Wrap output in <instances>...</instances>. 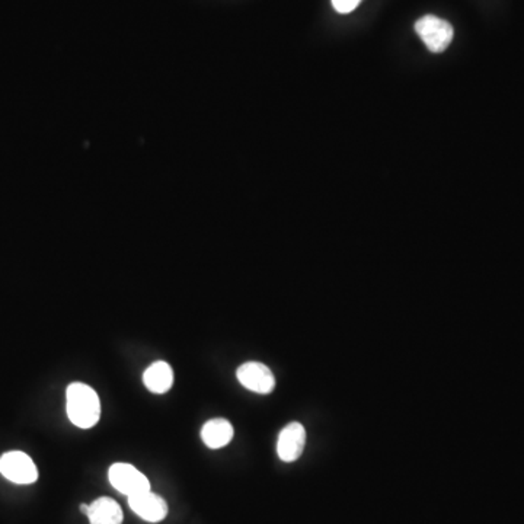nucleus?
Returning <instances> with one entry per match:
<instances>
[{"instance_id": "f257e3e1", "label": "nucleus", "mask_w": 524, "mask_h": 524, "mask_svg": "<svg viewBox=\"0 0 524 524\" xmlns=\"http://www.w3.org/2000/svg\"><path fill=\"white\" fill-rule=\"evenodd\" d=\"M66 411L76 427L92 428L101 417V402L95 389L88 384L74 382L66 391Z\"/></svg>"}, {"instance_id": "f03ea898", "label": "nucleus", "mask_w": 524, "mask_h": 524, "mask_svg": "<svg viewBox=\"0 0 524 524\" xmlns=\"http://www.w3.org/2000/svg\"><path fill=\"white\" fill-rule=\"evenodd\" d=\"M416 31L431 53H442L451 46L454 37V30L451 23L433 15L423 16L421 20L417 21Z\"/></svg>"}, {"instance_id": "7ed1b4c3", "label": "nucleus", "mask_w": 524, "mask_h": 524, "mask_svg": "<svg viewBox=\"0 0 524 524\" xmlns=\"http://www.w3.org/2000/svg\"><path fill=\"white\" fill-rule=\"evenodd\" d=\"M0 474L8 481L30 485L39 479V470L32 459L23 451H8L0 458Z\"/></svg>"}, {"instance_id": "20e7f679", "label": "nucleus", "mask_w": 524, "mask_h": 524, "mask_svg": "<svg viewBox=\"0 0 524 524\" xmlns=\"http://www.w3.org/2000/svg\"><path fill=\"white\" fill-rule=\"evenodd\" d=\"M108 477L111 485L127 497L150 491V482L146 475L130 463H114L109 468Z\"/></svg>"}, {"instance_id": "39448f33", "label": "nucleus", "mask_w": 524, "mask_h": 524, "mask_svg": "<svg viewBox=\"0 0 524 524\" xmlns=\"http://www.w3.org/2000/svg\"><path fill=\"white\" fill-rule=\"evenodd\" d=\"M236 377L244 388L260 395H268L276 388V379L271 370L258 361H248L242 365L237 369Z\"/></svg>"}, {"instance_id": "423d86ee", "label": "nucleus", "mask_w": 524, "mask_h": 524, "mask_svg": "<svg viewBox=\"0 0 524 524\" xmlns=\"http://www.w3.org/2000/svg\"><path fill=\"white\" fill-rule=\"evenodd\" d=\"M306 444V431L302 424L291 423L281 430L277 440V454L283 462H295L302 456Z\"/></svg>"}, {"instance_id": "0eeeda50", "label": "nucleus", "mask_w": 524, "mask_h": 524, "mask_svg": "<svg viewBox=\"0 0 524 524\" xmlns=\"http://www.w3.org/2000/svg\"><path fill=\"white\" fill-rule=\"evenodd\" d=\"M128 505L140 519L149 523H159L168 516L167 501L151 491H144V493L128 497Z\"/></svg>"}, {"instance_id": "6e6552de", "label": "nucleus", "mask_w": 524, "mask_h": 524, "mask_svg": "<svg viewBox=\"0 0 524 524\" xmlns=\"http://www.w3.org/2000/svg\"><path fill=\"white\" fill-rule=\"evenodd\" d=\"M143 383L151 393L163 395L174 384V370L167 361H155L143 374Z\"/></svg>"}, {"instance_id": "1a4fd4ad", "label": "nucleus", "mask_w": 524, "mask_h": 524, "mask_svg": "<svg viewBox=\"0 0 524 524\" xmlns=\"http://www.w3.org/2000/svg\"><path fill=\"white\" fill-rule=\"evenodd\" d=\"M235 431L232 424L225 418L207 421L202 428V440L209 449H221L232 442Z\"/></svg>"}, {"instance_id": "9d476101", "label": "nucleus", "mask_w": 524, "mask_h": 524, "mask_svg": "<svg viewBox=\"0 0 524 524\" xmlns=\"http://www.w3.org/2000/svg\"><path fill=\"white\" fill-rule=\"evenodd\" d=\"M86 516L90 519V524H121L125 517L120 504L108 497L93 501Z\"/></svg>"}, {"instance_id": "9b49d317", "label": "nucleus", "mask_w": 524, "mask_h": 524, "mask_svg": "<svg viewBox=\"0 0 524 524\" xmlns=\"http://www.w3.org/2000/svg\"><path fill=\"white\" fill-rule=\"evenodd\" d=\"M361 0H332V4H334L335 11L339 12V13H349L357 8Z\"/></svg>"}, {"instance_id": "f8f14e48", "label": "nucleus", "mask_w": 524, "mask_h": 524, "mask_svg": "<svg viewBox=\"0 0 524 524\" xmlns=\"http://www.w3.org/2000/svg\"><path fill=\"white\" fill-rule=\"evenodd\" d=\"M88 510H90V504H81V511L83 512V514H88Z\"/></svg>"}]
</instances>
